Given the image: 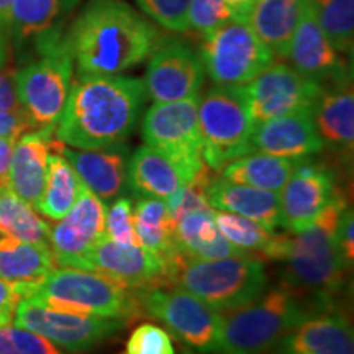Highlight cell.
I'll use <instances>...</instances> for the list:
<instances>
[{
    "label": "cell",
    "instance_id": "29",
    "mask_svg": "<svg viewBox=\"0 0 354 354\" xmlns=\"http://www.w3.org/2000/svg\"><path fill=\"white\" fill-rule=\"evenodd\" d=\"M214 212H189L174 221V243L179 254L189 259H220L243 253L218 232Z\"/></svg>",
    "mask_w": 354,
    "mask_h": 354
},
{
    "label": "cell",
    "instance_id": "41",
    "mask_svg": "<svg viewBox=\"0 0 354 354\" xmlns=\"http://www.w3.org/2000/svg\"><path fill=\"white\" fill-rule=\"evenodd\" d=\"M37 130L33 122L26 117L25 112H7L0 110V136L2 138L19 140L26 131Z\"/></svg>",
    "mask_w": 354,
    "mask_h": 354
},
{
    "label": "cell",
    "instance_id": "10",
    "mask_svg": "<svg viewBox=\"0 0 354 354\" xmlns=\"http://www.w3.org/2000/svg\"><path fill=\"white\" fill-rule=\"evenodd\" d=\"M197 107L198 95L154 104L141 123L145 145L174 162L189 180L207 167Z\"/></svg>",
    "mask_w": 354,
    "mask_h": 354
},
{
    "label": "cell",
    "instance_id": "45",
    "mask_svg": "<svg viewBox=\"0 0 354 354\" xmlns=\"http://www.w3.org/2000/svg\"><path fill=\"white\" fill-rule=\"evenodd\" d=\"M15 73H8L6 68H0V110L7 112H24L17 95Z\"/></svg>",
    "mask_w": 354,
    "mask_h": 354
},
{
    "label": "cell",
    "instance_id": "8",
    "mask_svg": "<svg viewBox=\"0 0 354 354\" xmlns=\"http://www.w3.org/2000/svg\"><path fill=\"white\" fill-rule=\"evenodd\" d=\"M74 61L66 38L13 74L21 110L35 128L55 131L73 86Z\"/></svg>",
    "mask_w": 354,
    "mask_h": 354
},
{
    "label": "cell",
    "instance_id": "3",
    "mask_svg": "<svg viewBox=\"0 0 354 354\" xmlns=\"http://www.w3.org/2000/svg\"><path fill=\"white\" fill-rule=\"evenodd\" d=\"M346 207V198L339 194L302 232L276 234L264 254L284 264V284L310 295L317 308L333 307L335 297L346 286L351 268L336 238L339 216Z\"/></svg>",
    "mask_w": 354,
    "mask_h": 354
},
{
    "label": "cell",
    "instance_id": "19",
    "mask_svg": "<svg viewBox=\"0 0 354 354\" xmlns=\"http://www.w3.org/2000/svg\"><path fill=\"white\" fill-rule=\"evenodd\" d=\"M287 59H290L297 73L310 81L318 84L348 82L346 63L318 25L312 0L292 37Z\"/></svg>",
    "mask_w": 354,
    "mask_h": 354
},
{
    "label": "cell",
    "instance_id": "11",
    "mask_svg": "<svg viewBox=\"0 0 354 354\" xmlns=\"http://www.w3.org/2000/svg\"><path fill=\"white\" fill-rule=\"evenodd\" d=\"M198 56L205 74L221 86H246L276 59L246 21H228L203 35Z\"/></svg>",
    "mask_w": 354,
    "mask_h": 354
},
{
    "label": "cell",
    "instance_id": "43",
    "mask_svg": "<svg viewBox=\"0 0 354 354\" xmlns=\"http://www.w3.org/2000/svg\"><path fill=\"white\" fill-rule=\"evenodd\" d=\"M24 299L19 286L0 279V326L10 325L15 315V308Z\"/></svg>",
    "mask_w": 354,
    "mask_h": 354
},
{
    "label": "cell",
    "instance_id": "4",
    "mask_svg": "<svg viewBox=\"0 0 354 354\" xmlns=\"http://www.w3.org/2000/svg\"><path fill=\"white\" fill-rule=\"evenodd\" d=\"M166 286L190 292L220 313L251 304L268 286L264 261L250 253L220 259H189L177 253L169 261Z\"/></svg>",
    "mask_w": 354,
    "mask_h": 354
},
{
    "label": "cell",
    "instance_id": "24",
    "mask_svg": "<svg viewBox=\"0 0 354 354\" xmlns=\"http://www.w3.org/2000/svg\"><path fill=\"white\" fill-rule=\"evenodd\" d=\"M55 140V131L37 128L21 135L13 146L8 187L33 207H37L46 183L48 158Z\"/></svg>",
    "mask_w": 354,
    "mask_h": 354
},
{
    "label": "cell",
    "instance_id": "27",
    "mask_svg": "<svg viewBox=\"0 0 354 354\" xmlns=\"http://www.w3.org/2000/svg\"><path fill=\"white\" fill-rule=\"evenodd\" d=\"M55 269L50 243H30L0 236V279L21 286L25 299Z\"/></svg>",
    "mask_w": 354,
    "mask_h": 354
},
{
    "label": "cell",
    "instance_id": "9",
    "mask_svg": "<svg viewBox=\"0 0 354 354\" xmlns=\"http://www.w3.org/2000/svg\"><path fill=\"white\" fill-rule=\"evenodd\" d=\"M140 308L161 322L176 338L198 353H218L223 313L180 287L136 290Z\"/></svg>",
    "mask_w": 354,
    "mask_h": 354
},
{
    "label": "cell",
    "instance_id": "18",
    "mask_svg": "<svg viewBox=\"0 0 354 354\" xmlns=\"http://www.w3.org/2000/svg\"><path fill=\"white\" fill-rule=\"evenodd\" d=\"M105 203L82 184L76 203L50 233L55 264L76 268L95 243L105 236Z\"/></svg>",
    "mask_w": 354,
    "mask_h": 354
},
{
    "label": "cell",
    "instance_id": "26",
    "mask_svg": "<svg viewBox=\"0 0 354 354\" xmlns=\"http://www.w3.org/2000/svg\"><path fill=\"white\" fill-rule=\"evenodd\" d=\"M187 183L190 180L174 162L146 145L136 149L128 159L127 184L136 197L167 201Z\"/></svg>",
    "mask_w": 354,
    "mask_h": 354
},
{
    "label": "cell",
    "instance_id": "25",
    "mask_svg": "<svg viewBox=\"0 0 354 354\" xmlns=\"http://www.w3.org/2000/svg\"><path fill=\"white\" fill-rule=\"evenodd\" d=\"M308 3L310 0H256L248 25L274 57H287L292 37Z\"/></svg>",
    "mask_w": 354,
    "mask_h": 354
},
{
    "label": "cell",
    "instance_id": "32",
    "mask_svg": "<svg viewBox=\"0 0 354 354\" xmlns=\"http://www.w3.org/2000/svg\"><path fill=\"white\" fill-rule=\"evenodd\" d=\"M81 189L82 183L76 171L69 165L68 159L55 149V153H50L48 158L46 183L35 209L48 220H61L73 209Z\"/></svg>",
    "mask_w": 354,
    "mask_h": 354
},
{
    "label": "cell",
    "instance_id": "12",
    "mask_svg": "<svg viewBox=\"0 0 354 354\" xmlns=\"http://www.w3.org/2000/svg\"><path fill=\"white\" fill-rule=\"evenodd\" d=\"M127 318L88 317L56 312L37 300L21 299L15 308L13 325L44 336L71 353H86L120 333L128 325Z\"/></svg>",
    "mask_w": 354,
    "mask_h": 354
},
{
    "label": "cell",
    "instance_id": "46",
    "mask_svg": "<svg viewBox=\"0 0 354 354\" xmlns=\"http://www.w3.org/2000/svg\"><path fill=\"white\" fill-rule=\"evenodd\" d=\"M15 141L13 138L0 136V190L7 189L10 184V165Z\"/></svg>",
    "mask_w": 354,
    "mask_h": 354
},
{
    "label": "cell",
    "instance_id": "44",
    "mask_svg": "<svg viewBox=\"0 0 354 354\" xmlns=\"http://www.w3.org/2000/svg\"><path fill=\"white\" fill-rule=\"evenodd\" d=\"M12 2L0 0V68H7L12 48Z\"/></svg>",
    "mask_w": 354,
    "mask_h": 354
},
{
    "label": "cell",
    "instance_id": "35",
    "mask_svg": "<svg viewBox=\"0 0 354 354\" xmlns=\"http://www.w3.org/2000/svg\"><path fill=\"white\" fill-rule=\"evenodd\" d=\"M214 220L218 232L243 253L259 251L264 256L276 238V233L266 230L263 225L230 212L215 210Z\"/></svg>",
    "mask_w": 354,
    "mask_h": 354
},
{
    "label": "cell",
    "instance_id": "40",
    "mask_svg": "<svg viewBox=\"0 0 354 354\" xmlns=\"http://www.w3.org/2000/svg\"><path fill=\"white\" fill-rule=\"evenodd\" d=\"M232 20L225 0H190L189 30L203 35L214 32Z\"/></svg>",
    "mask_w": 354,
    "mask_h": 354
},
{
    "label": "cell",
    "instance_id": "16",
    "mask_svg": "<svg viewBox=\"0 0 354 354\" xmlns=\"http://www.w3.org/2000/svg\"><path fill=\"white\" fill-rule=\"evenodd\" d=\"M145 76V88L154 104L196 97L203 86L205 69L189 43L169 39L154 46Z\"/></svg>",
    "mask_w": 354,
    "mask_h": 354
},
{
    "label": "cell",
    "instance_id": "21",
    "mask_svg": "<svg viewBox=\"0 0 354 354\" xmlns=\"http://www.w3.org/2000/svg\"><path fill=\"white\" fill-rule=\"evenodd\" d=\"M53 149L68 159L81 183L104 203L122 194L128 165V149L123 145L104 149H77L55 140Z\"/></svg>",
    "mask_w": 354,
    "mask_h": 354
},
{
    "label": "cell",
    "instance_id": "17",
    "mask_svg": "<svg viewBox=\"0 0 354 354\" xmlns=\"http://www.w3.org/2000/svg\"><path fill=\"white\" fill-rule=\"evenodd\" d=\"M81 0H13L12 46L41 56L64 39V25Z\"/></svg>",
    "mask_w": 354,
    "mask_h": 354
},
{
    "label": "cell",
    "instance_id": "20",
    "mask_svg": "<svg viewBox=\"0 0 354 354\" xmlns=\"http://www.w3.org/2000/svg\"><path fill=\"white\" fill-rule=\"evenodd\" d=\"M276 351L277 354H354L353 328L339 310L318 308L282 338Z\"/></svg>",
    "mask_w": 354,
    "mask_h": 354
},
{
    "label": "cell",
    "instance_id": "33",
    "mask_svg": "<svg viewBox=\"0 0 354 354\" xmlns=\"http://www.w3.org/2000/svg\"><path fill=\"white\" fill-rule=\"evenodd\" d=\"M50 225L33 205L17 196L10 187L0 190V236L30 243H50Z\"/></svg>",
    "mask_w": 354,
    "mask_h": 354
},
{
    "label": "cell",
    "instance_id": "2",
    "mask_svg": "<svg viewBox=\"0 0 354 354\" xmlns=\"http://www.w3.org/2000/svg\"><path fill=\"white\" fill-rule=\"evenodd\" d=\"M79 77L117 76L156 46V28L125 0H91L66 33Z\"/></svg>",
    "mask_w": 354,
    "mask_h": 354
},
{
    "label": "cell",
    "instance_id": "37",
    "mask_svg": "<svg viewBox=\"0 0 354 354\" xmlns=\"http://www.w3.org/2000/svg\"><path fill=\"white\" fill-rule=\"evenodd\" d=\"M146 17L176 33L189 32L190 0H135Z\"/></svg>",
    "mask_w": 354,
    "mask_h": 354
},
{
    "label": "cell",
    "instance_id": "31",
    "mask_svg": "<svg viewBox=\"0 0 354 354\" xmlns=\"http://www.w3.org/2000/svg\"><path fill=\"white\" fill-rule=\"evenodd\" d=\"M297 159L271 156L264 153H250L228 162L221 169V177L234 184L281 192L294 171Z\"/></svg>",
    "mask_w": 354,
    "mask_h": 354
},
{
    "label": "cell",
    "instance_id": "39",
    "mask_svg": "<svg viewBox=\"0 0 354 354\" xmlns=\"http://www.w3.org/2000/svg\"><path fill=\"white\" fill-rule=\"evenodd\" d=\"M105 236L118 245H140L133 228V201L118 197L105 209Z\"/></svg>",
    "mask_w": 354,
    "mask_h": 354
},
{
    "label": "cell",
    "instance_id": "22",
    "mask_svg": "<svg viewBox=\"0 0 354 354\" xmlns=\"http://www.w3.org/2000/svg\"><path fill=\"white\" fill-rule=\"evenodd\" d=\"M251 148L271 156L302 159L320 153L325 145L317 131L313 113H295L258 123L251 136Z\"/></svg>",
    "mask_w": 354,
    "mask_h": 354
},
{
    "label": "cell",
    "instance_id": "5",
    "mask_svg": "<svg viewBox=\"0 0 354 354\" xmlns=\"http://www.w3.org/2000/svg\"><path fill=\"white\" fill-rule=\"evenodd\" d=\"M315 308L287 284L261 294L245 307L223 313L220 354H268Z\"/></svg>",
    "mask_w": 354,
    "mask_h": 354
},
{
    "label": "cell",
    "instance_id": "38",
    "mask_svg": "<svg viewBox=\"0 0 354 354\" xmlns=\"http://www.w3.org/2000/svg\"><path fill=\"white\" fill-rule=\"evenodd\" d=\"M125 354H176V348L165 328L143 323L128 336Z\"/></svg>",
    "mask_w": 354,
    "mask_h": 354
},
{
    "label": "cell",
    "instance_id": "15",
    "mask_svg": "<svg viewBox=\"0 0 354 354\" xmlns=\"http://www.w3.org/2000/svg\"><path fill=\"white\" fill-rule=\"evenodd\" d=\"M76 268L104 274L136 292L166 286L169 263L141 245H118L104 236Z\"/></svg>",
    "mask_w": 354,
    "mask_h": 354
},
{
    "label": "cell",
    "instance_id": "7",
    "mask_svg": "<svg viewBox=\"0 0 354 354\" xmlns=\"http://www.w3.org/2000/svg\"><path fill=\"white\" fill-rule=\"evenodd\" d=\"M203 161L209 169L221 171L228 162L253 153L254 122L250 112L246 86L215 84L198 97Z\"/></svg>",
    "mask_w": 354,
    "mask_h": 354
},
{
    "label": "cell",
    "instance_id": "23",
    "mask_svg": "<svg viewBox=\"0 0 354 354\" xmlns=\"http://www.w3.org/2000/svg\"><path fill=\"white\" fill-rule=\"evenodd\" d=\"M205 196L214 210L245 216L263 225L269 232H276L281 227V203L277 192L234 184L223 177H210Z\"/></svg>",
    "mask_w": 354,
    "mask_h": 354
},
{
    "label": "cell",
    "instance_id": "13",
    "mask_svg": "<svg viewBox=\"0 0 354 354\" xmlns=\"http://www.w3.org/2000/svg\"><path fill=\"white\" fill-rule=\"evenodd\" d=\"M250 112L254 125L277 117L313 113L323 86L304 77L290 66L272 63L258 77L246 84Z\"/></svg>",
    "mask_w": 354,
    "mask_h": 354
},
{
    "label": "cell",
    "instance_id": "6",
    "mask_svg": "<svg viewBox=\"0 0 354 354\" xmlns=\"http://www.w3.org/2000/svg\"><path fill=\"white\" fill-rule=\"evenodd\" d=\"M26 299L74 315L131 320L140 312L135 290L104 274L77 268L53 269Z\"/></svg>",
    "mask_w": 354,
    "mask_h": 354
},
{
    "label": "cell",
    "instance_id": "28",
    "mask_svg": "<svg viewBox=\"0 0 354 354\" xmlns=\"http://www.w3.org/2000/svg\"><path fill=\"white\" fill-rule=\"evenodd\" d=\"M313 122L323 145L351 156L354 145V94L351 82L336 84L330 91L323 88L320 100L313 110Z\"/></svg>",
    "mask_w": 354,
    "mask_h": 354
},
{
    "label": "cell",
    "instance_id": "14",
    "mask_svg": "<svg viewBox=\"0 0 354 354\" xmlns=\"http://www.w3.org/2000/svg\"><path fill=\"white\" fill-rule=\"evenodd\" d=\"M339 194L330 167L307 158L297 159L289 180L279 192L281 227L289 233L302 232Z\"/></svg>",
    "mask_w": 354,
    "mask_h": 354
},
{
    "label": "cell",
    "instance_id": "30",
    "mask_svg": "<svg viewBox=\"0 0 354 354\" xmlns=\"http://www.w3.org/2000/svg\"><path fill=\"white\" fill-rule=\"evenodd\" d=\"M133 228L140 245L167 263L179 253L174 243V220L165 198L138 197L133 209Z\"/></svg>",
    "mask_w": 354,
    "mask_h": 354
},
{
    "label": "cell",
    "instance_id": "34",
    "mask_svg": "<svg viewBox=\"0 0 354 354\" xmlns=\"http://www.w3.org/2000/svg\"><path fill=\"white\" fill-rule=\"evenodd\" d=\"M313 10L331 46L351 53L354 43V0H312Z\"/></svg>",
    "mask_w": 354,
    "mask_h": 354
},
{
    "label": "cell",
    "instance_id": "42",
    "mask_svg": "<svg viewBox=\"0 0 354 354\" xmlns=\"http://www.w3.org/2000/svg\"><path fill=\"white\" fill-rule=\"evenodd\" d=\"M354 215L353 210L346 207L339 216L338 228H336V238H338V246L346 264L351 268L354 261Z\"/></svg>",
    "mask_w": 354,
    "mask_h": 354
},
{
    "label": "cell",
    "instance_id": "36",
    "mask_svg": "<svg viewBox=\"0 0 354 354\" xmlns=\"http://www.w3.org/2000/svg\"><path fill=\"white\" fill-rule=\"evenodd\" d=\"M0 354H64L44 336L17 325L0 326Z\"/></svg>",
    "mask_w": 354,
    "mask_h": 354
},
{
    "label": "cell",
    "instance_id": "47",
    "mask_svg": "<svg viewBox=\"0 0 354 354\" xmlns=\"http://www.w3.org/2000/svg\"><path fill=\"white\" fill-rule=\"evenodd\" d=\"M225 3L232 13L233 21H246L248 24V17H250L256 0H225Z\"/></svg>",
    "mask_w": 354,
    "mask_h": 354
},
{
    "label": "cell",
    "instance_id": "1",
    "mask_svg": "<svg viewBox=\"0 0 354 354\" xmlns=\"http://www.w3.org/2000/svg\"><path fill=\"white\" fill-rule=\"evenodd\" d=\"M146 99L141 79L122 74L79 77L71 86L55 138L77 149L123 145L138 125Z\"/></svg>",
    "mask_w": 354,
    "mask_h": 354
}]
</instances>
